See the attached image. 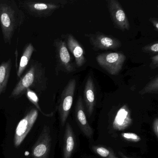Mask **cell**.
<instances>
[{
	"instance_id": "6da1fadb",
	"label": "cell",
	"mask_w": 158,
	"mask_h": 158,
	"mask_svg": "<svg viewBox=\"0 0 158 158\" xmlns=\"http://www.w3.org/2000/svg\"><path fill=\"white\" fill-rule=\"evenodd\" d=\"M24 19V13L15 1L0 0V26L5 43L11 44L15 31Z\"/></svg>"
},
{
	"instance_id": "7a4b0ae2",
	"label": "cell",
	"mask_w": 158,
	"mask_h": 158,
	"mask_svg": "<svg viewBox=\"0 0 158 158\" xmlns=\"http://www.w3.org/2000/svg\"><path fill=\"white\" fill-rule=\"evenodd\" d=\"M47 83L45 67L41 63L34 62L15 87L10 98H15L21 97L28 88L32 89L39 93L43 92L47 89Z\"/></svg>"
},
{
	"instance_id": "3957f363",
	"label": "cell",
	"mask_w": 158,
	"mask_h": 158,
	"mask_svg": "<svg viewBox=\"0 0 158 158\" xmlns=\"http://www.w3.org/2000/svg\"><path fill=\"white\" fill-rule=\"evenodd\" d=\"M96 59L102 68L110 74L116 75L122 70L126 57L121 52H109L99 54Z\"/></svg>"
},
{
	"instance_id": "277c9868",
	"label": "cell",
	"mask_w": 158,
	"mask_h": 158,
	"mask_svg": "<svg viewBox=\"0 0 158 158\" xmlns=\"http://www.w3.org/2000/svg\"><path fill=\"white\" fill-rule=\"evenodd\" d=\"M20 5L30 15L35 17H49L60 7L59 4L44 1H24Z\"/></svg>"
},
{
	"instance_id": "5b68a950",
	"label": "cell",
	"mask_w": 158,
	"mask_h": 158,
	"mask_svg": "<svg viewBox=\"0 0 158 158\" xmlns=\"http://www.w3.org/2000/svg\"><path fill=\"white\" fill-rule=\"evenodd\" d=\"M76 88V81L75 79H71L64 89L61 95L58 109L62 126L65 124L72 108Z\"/></svg>"
},
{
	"instance_id": "8992f818",
	"label": "cell",
	"mask_w": 158,
	"mask_h": 158,
	"mask_svg": "<svg viewBox=\"0 0 158 158\" xmlns=\"http://www.w3.org/2000/svg\"><path fill=\"white\" fill-rule=\"evenodd\" d=\"M38 115V111L37 109H32L18 123L14 139L15 148H18L23 143L35 124Z\"/></svg>"
},
{
	"instance_id": "52a82bcc",
	"label": "cell",
	"mask_w": 158,
	"mask_h": 158,
	"mask_svg": "<svg viewBox=\"0 0 158 158\" xmlns=\"http://www.w3.org/2000/svg\"><path fill=\"white\" fill-rule=\"evenodd\" d=\"M54 46L56 50L57 71L70 73L75 71V66L72 62L71 55L65 41L58 39L54 41Z\"/></svg>"
},
{
	"instance_id": "ba28073f",
	"label": "cell",
	"mask_w": 158,
	"mask_h": 158,
	"mask_svg": "<svg viewBox=\"0 0 158 158\" xmlns=\"http://www.w3.org/2000/svg\"><path fill=\"white\" fill-rule=\"evenodd\" d=\"M52 144L49 127L45 125L32 149V158H48Z\"/></svg>"
},
{
	"instance_id": "9c48e42d",
	"label": "cell",
	"mask_w": 158,
	"mask_h": 158,
	"mask_svg": "<svg viewBox=\"0 0 158 158\" xmlns=\"http://www.w3.org/2000/svg\"><path fill=\"white\" fill-rule=\"evenodd\" d=\"M88 37L95 50H116L122 46V43L119 40L100 32L89 34Z\"/></svg>"
},
{
	"instance_id": "30bf717a",
	"label": "cell",
	"mask_w": 158,
	"mask_h": 158,
	"mask_svg": "<svg viewBox=\"0 0 158 158\" xmlns=\"http://www.w3.org/2000/svg\"><path fill=\"white\" fill-rule=\"evenodd\" d=\"M108 9L114 26L123 31H128L130 26L123 7L117 0H109Z\"/></svg>"
},
{
	"instance_id": "8fae6325",
	"label": "cell",
	"mask_w": 158,
	"mask_h": 158,
	"mask_svg": "<svg viewBox=\"0 0 158 158\" xmlns=\"http://www.w3.org/2000/svg\"><path fill=\"white\" fill-rule=\"evenodd\" d=\"M76 119L78 126L84 135L90 138L93 135V131L89 123L86 118L83 99L81 96H79L75 109Z\"/></svg>"
},
{
	"instance_id": "7c38bea8",
	"label": "cell",
	"mask_w": 158,
	"mask_h": 158,
	"mask_svg": "<svg viewBox=\"0 0 158 158\" xmlns=\"http://www.w3.org/2000/svg\"><path fill=\"white\" fill-rule=\"evenodd\" d=\"M66 43L68 50L73 54L78 67L83 66L86 62L85 52L81 44L73 35L69 34L66 37Z\"/></svg>"
},
{
	"instance_id": "4fadbf2b",
	"label": "cell",
	"mask_w": 158,
	"mask_h": 158,
	"mask_svg": "<svg viewBox=\"0 0 158 158\" xmlns=\"http://www.w3.org/2000/svg\"><path fill=\"white\" fill-rule=\"evenodd\" d=\"M133 123L131 112L127 104L119 109L115 114L113 123V127L115 130L122 131L128 128Z\"/></svg>"
},
{
	"instance_id": "5bb4252c",
	"label": "cell",
	"mask_w": 158,
	"mask_h": 158,
	"mask_svg": "<svg viewBox=\"0 0 158 158\" xmlns=\"http://www.w3.org/2000/svg\"><path fill=\"white\" fill-rule=\"evenodd\" d=\"M84 98L86 111L90 117L94 111L95 105V89L94 81L91 76L89 77L85 85Z\"/></svg>"
},
{
	"instance_id": "9a60e30c",
	"label": "cell",
	"mask_w": 158,
	"mask_h": 158,
	"mask_svg": "<svg viewBox=\"0 0 158 158\" xmlns=\"http://www.w3.org/2000/svg\"><path fill=\"white\" fill-rule=\"evenodd\" d=\"M75 137L72 126L67 123L64 138L63 158H71L75 147Z\"/></svg>"
},
{
	"instance_id": "2e32d148",
	"label": "cell",
	"mask_w": 158,
	"mask_h": 158,
	"mask_svg": "<svg viewBox=\"0 0 158 158\" xmlns=\"http://www.w3.org/2000/svg\"><path fill=\"white\" fill-rule=\"evenodd\" d=\"M11 68L12 60L10 59L3 62L0 65V96L5 92L7 88Z\"/></svg>"
},
{
	"instance_id": "e0dca14e",
	"label": "cell",
	"mask_w": 158,
	"mask_h": 158,
	"mask_svg": "<svg viewBox=\"0 0 158 158\" xmlns=\"http://www.w3.org/2000/svg\"><path fill=\"white\" fill-rule=\"evenodd\" d=\"M35 51V48L32 45V43H29L26 46L21 57L19 67L17 70V76L18 78H20L22 76L23 73L28 65L32 54Z\"/></svg>"
},
{
	"instance_id": "ac0fdd59",
	"label": "cell",
	"mask_w": 158,
	"mask_h": 158,
	"mask_svg": "<svg viewBox=\"0 0 158 158\" xmlns=\"http://www.w3.org/2000/svg\"><path fill=\"white\" fill-rule=\"evenodd\" d=\"M148 93L158 94V75H157L153 79H152L140 91H139V94L140 95H144V94H148Z\"/></svg>"
},
{
	"instance_id": "d6986e66",
	"label": "cell",
	"mask_w": 158,
	"mask_h": 158,
	"mask_svg": "<svg viewBox=\"0 0 158 158\" xmlns=\"http://www.w3.org/2000/svg\"><path fill=\"white\" fill-rule=\"evenodd\" d=\"M93 151L102 158H119L113 151L102 146H93Z\"/></svg>"
},
{
	"instance_id": "ffe728a7",
	"label": "cell",
	"mask_w": 158,
	"mask_h": 158,
	"mask_svg": "<svg viewBox=\"0 0 158 158\" xmlns=\"http://www.w3.org/2000/svg\"><path fill=\"white\" fill-rule=\"evenodd\" d=\"M26 94L27 97L28 99L36 107L37 110H38L40 112L42 113L44 115H47L48 116L50 115L49 114H44V113L42 111V110H41V108H40V106L39 104V99L35 91H33L32 89H30L28 88L27 89L26 91Z\"/></svg>"
},
{
	"instance_id": "44dd1931",
	"label": "cell",
	"mask_w": 158,
	"mask_h": 158,
	"mask_svg": "<svg viewBox=\"0 0 158 158\" xmlns=\"http://www.w3.org/2000/svg\"><path fill=\"white\" fill-rule=\"evenodd\" d=\"M121 135L124 139L131 142H139L141 139L139 135L135 133H123L121 134Z\"/></svg>"
},
{
	"instance_id": "7402d4cb",
	"label": "cell",
	"mask_w": 158,
	"mask_h": 158,
	"mask_svg": "<svg viewBox=\"0 0 158 158\" xmlns=\"http://www.w3.org/2000/svg\"><path fill=\"white\" fill-rule=\"evenodd\" d=\"M142 51L144 52L150 53V54H156L158 52V42H154L152 44H149L143 47L142 48Z\"/></svg>"
},
{
	"instance_id": "603a6c76",
	"label": "cell",
	"mask_w": 158,
	"mask_h": 158,
	"mask_svg": "<svg viewBox=\"0 0 158 158\" xmlns=\"http://www.w3.org/2000/svg\"><path fill=\"white\" fill-rule=\"evenodd\" d=\"M152 62L150 67L152 69H155L158 67V54H155L151 58Z\"/></svg>"
},
{
	"instance_id": "cb8c5ba5",
	"label": "cell",
	"mask_w": 158,
	"mask_h": 158,
	"mask_svg": "<svg viewBox=\"0 0 158 158\" xmlns=\"http://www.w3.org/2000/svg\"><path fill=\"white\" fill-rule=\"evenodd\" d=\"M152 130L157 138H158V119L156 118L152 123Z\"/></svg>"
},
{
	"instance_id": "d4e9b609",
	"label": "cell",
	"mask_w": 158,
	"mask_h": 158,
	"mask_svg": "<svg viewBox=\"0 0 158 158\" xmlns=\"http://www.w3.org/2000/svg\"><path fill=\"white\" fill-rule=\"evenodd\" d=\"M149 21L152 24V25L154 27L155 30L158 31V21L157 18H151L149 19Z\"/></svg>"
},
{
	"instance_id": "484cf974",
	"label": "cell",
	"mask_w": 158,
	"mask_h": 158,
	"mask_svg": "<svg viewBox=\"0 0 158 158\" xmlns=\"http://www.w3.org/2000/svg\"><path fill=\"white\" fill-rule=\"evenodd\" d=\"M118 154H119V155L121 156V157L122 158H130V157H128V156L125 155V154H124V153H123L122 152H118Z\"/></svg>"
}]
</instances>
